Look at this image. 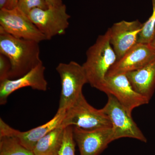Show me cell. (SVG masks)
<instances>
[{"instance_id": "1", "label": "cell", "mask_w": 155, "mask_h": 155, "mask_svg": "<svg viewBox=\"0 0 155 155\" xmlns=\"http://www.w3.org/2000/svg\"><path fill=\"white\" fill-rule=\"evenodd\" d=\"M39 44L17 38L0 28V54L6 56L11 64L9 79L22 77L43 63Z\"/></svg>"}, {"instance_id": "2", "label": "cell", "mask_w": 155, "mask_h": 155, "mask_svg": "<svg viewBox=\"0 0 155 155\" xmlns=\"http://www.w3.org/2000/svg\"><path fill=\"white\" fill-rule=\"evenodd\" d=\"M117 61V56L110 42L109 31L98 37L86 52L83 66L88 83L102 91L106 75Z\"/></svg>"}, {"instance_id": "3", "label": "cell", "mask_w": 155, "mask_h": 155, "mask_svg": "<svg viewBox=\"0 0 155 155\" xmlns=\"http://www.w3.org/2000/svg\"><path fill=\"white\" fill-rule=\"evenodd\" d=\"M61 125L64 127L75 126L86 130L112 127L109 117L103 109L91 105L83 93L67 109Z\"/></svg>"}, {"instance_id": "4", "label": "cell", "mask_w": 155, "mask_h": 155, "mask_svg": "<svg viewBox=\"0 0 155 155\" xmlns=\"http://www.w3.org/2000/svg\"><path fill=\"white\" fill-rule=\"evenodd\" d=\"M56 70L61 86L58 111H66L82 94V88L88 80L82 65L75 61L60 63Z\"/></svg>"}, {"instance_id": "5", "label": "cell", "mask_w": 155, "mask_h": 155, "mask_svg": "<svg viewBox=\"0 0 155 155\" xmlns=\"http://www.w3.org/2000/svg\"><path fill=\"white\" fill-rule=\"evenodd\" d=\"M27 16L47 40L65 34L71 17L67 14V7L64 4L46 9L36 8L31 10Z\"/></svg>"}, {"instance_id": "6", "label": "cell", "mask_w": 155, "mask_h": 155, "mask_svg": "<svg viewBox=\"0 0 155 155\" xmlns=\"http://www.w3.org/2000/svg\"><path fill=\"white\" fill-rule=\"evenodd\" d=\"M107 96V102L102 109L111 122L114 140L129 137L147 143L146 137L134 121L131 115L113 95Z\"/></svg>"}, {"instance_id": "7", "label": "cell", "mask_w": 155, "mask_h": 155, "mask_svg": "<svg viewBox=\"0 0 155 155\" xmlns=\"http://www.w3.org/2000/svg\"><path fill=\"white\" fill-rule=\"evenodd\" d=\"M0 28L17 38L38 43L47 40L28 16L17 7L0 10Z\"/></svg>"}, {"instance_id": "8", "label": "cell", "mask_w": 155, "mask_h": 155, "mask_svg": "<svg viewBox=\"0 0 155 155\" xmlns=\"http://www.w3.org/2000/svg\"><path fill=\"white\" fill-rule=\"evenodd\" d=\"M102 91L113 95L130 115L135 108L149 103L134 89L125 74L106 76Z\"/></svg>"}, {"instance_id": "9", "label": "cell", "mask_w": 155, "mask_h": 155, "mask_svg": "<svg viewBox=\"0 0 155 155\" xmlns=\"http://www.w3.org/2000/svg\"><path fill=\"white\" fill-rule=\"evenodd\" d=\"M66 111H58L54 117L43 125L25 131L14 129L0 118V136H10L16 139L26 149L33 151L35 147L47 134L61 125Z\"/></svg>"}, {"instance_id": "10", "label": "cell", "mask_w": 155, "mask_h": 155, "mask_svg": "<svg viewBox=\"0 0 155 155\" xmlns=\"http://www.w3.org/2000/svg\"><path fill=\"white\" fill-rule=\"evenodd\" d=\"M143 23L138 20H122L108 28L110 42L117 56V61L137 44Z\"/></svg>"}, {"instance_id": "11", "label": "cell", "mask_w": 155, "mask_h": 155, "mask_svg": "<svg viewBox=\"0 0 155 155\" xmlns=\"http://www.w3.org/2000/svg\"><path fill=\"white\" fill-rule=\"evenodd\" d=\"M73 133L80 155H99L114 140L112 127L86 130L73 126Z\"/></svg>"}, {"instance_id": "12", "label": "cell", "mask_w": 155, "mask_h": 155, "mask_svg": "<svg viewBox=\"0 0 155 155\" xmlns=\"http://www.w3.org/2000/svg\"><path fill=\"white\" fill-rule=\"evenodd\" d=\"M45 67L42 63L22 77L0 81V104H5L11 94L23 87H31L35 90L46 91L48 83L45 78Z\"/></svg>"}, {"instance_id": "13", "label": "cell", "mask_w": 155, "mask_h": 155, "mask_svg": "<svg viewBox=\"0 0 155 155\" xmlns=\"http://www.w3.org/2000/svg\"><path fill=\"white\" fill-rule=\"evenodd\" d=\"M155 59V52L150 45L137 43L111 67L106 76L126 74L135 71Z\"/></svg>"}, {"instance_id": "14", "label": "cell", "mask_w": 155, "mask_h": 155, "mask_svg": "<svg viewBox=\"0 0 155 155\" xmlns=\"http://www.w3.org/2000/svg\"><path fill=\"white\" fill-rule=\"evenodd\" d=\"M125 74L134 89L150 101L155 90V59L140 69Z\"/></svg>"}, {"instance_id": "15", "label": "cell", "mask_w": 155, "mask_h": 155, "mask_svg": "<svg viewBox=\"0 0 155 155\" xmlns=\"http://www.w3.org/2000/svg\"><path fill=\"white\" fill-rule=\"evenodd\" d=\"M65 127L61 124L42 137L35 147V155H59L64 140Z\"/></svg>"}, {"instance_id": "16", "label": "cell", "mask_w": 155, "mask_h": 155, "mask_svg": "<svg viewBox=\"0 0 155 155\" xmlns=\"http://www.w3.org/2000/svg\"><path fill=\"white\" fill-rule=\"evenodd\" d=\"M0 155H35L13 137L0 136Z\"/></svg>"}, {"instance_id": "17", "label": "cell", "mask_w": 155, "mask_h": 155, "mask_svg": "<svg viewBox=\"0 0 155 155\" xmlns=\"http://www.w3.org/2000/svg\"><path fill=\"white\" fill-rule=\"evenodd\" d=\"M153 12L150 18L143 23L139 34L137 43L150 44L155 37V0H151Z\"/></svg>"}, {"instance_id": "18", "label": "cell", "mask_w": 155, "mask_h": 155, "mask_svg": "<svg viewBox=\"0 0 155 155\" xmlns=\"http://www.w3.org/2000/svg\"><path fill=\"white\" fill-rule=\"evenodd\" d=\"M75 145L73 137V126L65 127L63 145L59 155H75Z\"/></svg>"}, {"instance_id": "19", "label": "cell", "mask_w": 155, "mask_h": 155, "mask_svg": "<svg viewBox=\"0 0 155 155\" xmlns=\"http://www.w3.org/2000/svg\"><path fill=\"white\" fill-rule=\"evenodd\" d=\"M17 7L24 14L28 15L34 9H46L48 6L46 0H18Z\"/></svg>"}, {"instance_id": "20", "label": "cell", "mask_w": 155, "mask_h": 155, "mask_svg": "<svg viewBox=\"0 0 155 155\" xmlns=\"http://www.w3.org/2000/svg\"><path fill=\"white\" fill-rule=\"evenodd\" d=\"M11 68V64L9 59L0 54V81L9 79Z\"/></svg>"}, {"instance_id": "21", "label": "cell", "mask_w": 155, "mask_h": 155, "mask_svg": "<svg viewBox=\"0 0 155 155\" xmlns=\"http://www.w3.org/2000/svg\"><path fill=\"white\" fill-rule=\"evenodd\" d=\"M48 7H55L63 4L62 0H46Z\"/></svg>"}, {"instance_id": "22", "label": "cell", "mask_w": 155, "mask_h": 155, "mask_svg": "<svg viewBox=\"0 0 155 155\" xmlns=\"http://www.w3.org/2000/svg\"><path fill=\"white\" fill-rule=\"evenodd\" d=\"M18 0H9L8 5L6 8L7 9H12L17 7Z\"/></svg>"}, {"instance_id": "23", "label": "cell", "mask_w": 155, "mask_h": 155, "mask_svg": "<svg viewBox=\"0 0 155 155\" xmlns=\"http://www.w3.org/2000/svg\"><path fill=\"white\" fill-rule=\"evenodd\" d=\"M9 0H0V10L6 8Z\"/></svg>"}, {"instance_id": "24", "label": "cell", "mask_w": 155, "mask_h": 155, "mask_svg": "<svg viewBox=\"0 0 155 155\" xmlns=\"http://www.w3.org/2000/svg\"><path fill=\"white\" fill-rule=\"evenodd\" d=\"M152 48L153 49V50L155 52V37L154 39L153 40V41L150 44Z\"/></svg>"}]
</instances>
